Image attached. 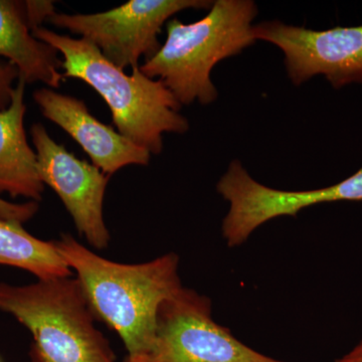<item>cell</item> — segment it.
<instances>
[{
	"label": "cell",
	"instance_id": "9a60e30c",
	"mask_svg": "<svg viewBox=\"0 0 362 362\" xmlns=\"http://www.w3.org/2000/svg\"><path fill=\"white\" fill-rule=\"evenodd\" d=\"M20 78V71L11 62H0V110L11 104L14 83Z\"/></svg>",
	"mask_w": 362,
	"mask_h": 362
},
{
	"label": "cell",
	"instance_id": "ac0fdd59",
	"mask_svg": "<svg viewBox=\"0 0 362 362\" xmlns=\"http://www.w3.org/2000/svg\"><path fill=\"white\" fill-rule=\"evenodd\" d=\"M0 362H1V361H0Z\"/></svg>",
	"mask_w": 362,
	"mask_h": 362
},
{
	"label": "cell",
	"instance_id": "6da1fadb",
	"mask_svg": "<svg viewBox=\"0 0 362 362\" xmlns=\"http://www.w3.org/2000/svg\"><path fill=\"white\" fill-rule=\"evenodd\" d=\"M54 243L69 268L77 273L96 318L122 339L127 357L143 354L153 340L162 302L182 287L180 257L169 252L130 265L98 256L70 235Z\"/></svg>",
	"mask_w": 362,
	"mask_h": 362
},
{
	"label": "cell",
	"instance_id": "4fadbf2b",
	"mask_svg": "<svg viewBox=\"0 0 362 362\" xmlns=\"http://www.w3.org/2000/svg\"><path fill=\"white\" fill-rule=\"evenodd\" d=\"M0 265L30 272L42 281L71 275L54 240L37 239L21 223L4 220H0Z\"/></svg>",
	"mask_w": 362,
	"mask_h": 362
},
{
	"label": "cell",
	"instance_id": "7c38bea8",
	"mask_svg": "<svg viewBox=\"0 0 362 362\" xmlns=\"http://www.w3.org/2000/svg\"><path fill=\"white\" fill-rule=\"evenodd\" d=\"M52 45L33 37L23 1L0 0V57L13 63L26 84L42 82L58 89L65 80L63 61Z\"/></svg>",
	"mask_w": 362,
	"mask_h": 362
},
{
	"label": "cell",
	"instance_id": "52a82bcc",
	"mask_svg": "<svg viewBox=\"0 0 362 362\" xmlns=\"http://www.w3.org/2000/svg\"><path fill=\"white\" fill-rule=\"evenodd\" d=\"M230 209L223 221V235L230 247L246 243L257 228L279 216H295L302 209L333 202L362 201V168L331 187L286 192L262 185L233 160L216 185Z\"/></svg>",
	"mask_w": 362,
	"mask_h": 362
},
{
	"label": "cell",
	"instance_id": "2e32d148",
	"mask_svg": "<svg viewBox=\"0 0 362 362\" xmlns=\"http://www.w3.org/2000/svg\"><path fill=\"white\" fill-rule=\"evenodd\" d=\"M26 21L30 30L40 28L42 23L49 21L52 14L56 13L54 1H23Z\"/></svg>",
	"mask_w": 362,
	"mask_h": 362
},
{
	"label": "cell",
	"instance_id": "8992f818",
	"mask_svg": "<svg viewBox=\"0 0 362 362\" xmlns=\"http://www.w3.org/2000/svg\"><path fill=\"white\" fill-rule=\"evenodd\" d=\"M211 6L209 0H130L104 13H54L47 21L94 45L113 65L132 70L141 57L147 61L160 49L158 35L171 16Z\"/></svg>",
	"mask_w": 362,
	"mask_h": 362
},
{
	"label": "cell",
	"instance_id": "9c48e42d",
	"mask_svg": "<svg viewBox=\"0 0 362 362\" xmlns=\"http://www.w3.org/2000/svg\"><path fill=\"white\" fill-rule=\"evenodd\" d=\"M30 133L40 180L59 195L90 246L108 247L110 233L105 225L103 202L110 175L54 141L42 124H33Z\"/></svg>",
	"mask_w": 362,
	"mask_h": 362
},
{
	"label": "cell",
	"instance_id": "7a4b0ae2",
	"mask_svg": "<svg viewBox=\"0 0 362 362\" xmlns=\"http://www.w3.org/2000/svg\"><path fill=\"white\" fill-rule=\"evenodd\" d=\"M32 33L63 54L64 78H78L96 90L108 105L118 132L150 154L161 153L164 133L183 134L189 128L173 93L161 80L146 77L140 66L127 75L88 40L42 26Z\"/></svg>",
	"mask_w": 362,
	"mask_h": 362
},
{
	"label": "cell",
	"instance_id": "5bb4252c",
	"mask_svg": "<svg viewBox=\"0 0 362 362\" xmlns=\"http://www.w3.org/2000/svg\"><path fill=\"white\" fill-rule=\"evenodd\" d=\"M39 211V202H28L23 204H13L0 199V220L23 223L32 220Z\"/></svg>",
	"mask_w": 362,
	"mask_h": 362
},
{
	"label": "cell",
	"instance_id": "e0dca14e",
	"mask_svg": "<svg viewBox=\"0 0 362 362\" xmlns=\"http://www.w3.org/2000/svg\"><path fill=\"white\" fill-rule=\"evenodd\" d=\"M335 362H362V340L349 354L337 359Z\"/></svg>",
	"mask_w": 362,
	"mask_h": 362
},
{
	"label": "cell",
	"instance_id": "30bf717a",
	"mask_svg": "<svg viewBox=\"0 0 362 362\" xmlns=\"http://www.w3.org/2000/svg\"><path fill=\"white\" fill-rule=\"evenodd\" d=\"M33 100L42 115L65 130L106 175L111 176L128 165H148L151 154L146 149L100 122L82 100L49 88L35 90Z\"/></svg>",
	"mask_w": 362,
	"mask_h": 362
},
{
	"label": "cell",
	"instance_id": "5b68a950",
	"mask_svg": "<svg viewBox=\"0 0 362 362\" xmlns=\"http://www.w3.org/2000/svg\"><path fill=\"white\" fill-rule=\"evenodd\" d=\"M123 362H286L262 354L214 320L209 297L181 287L162 302L148 349Z\"/></svg>",
	"mask_w": 362,
	"mask_h": 362
},
{
	"label": "cell",
	"instance_id": "277c9868",
	"mask_svg": "<svg viewBox=\"0 0 362 362\" xmlns=\"http://www.w3.org/2000/svg\"><path fill=\"white\" fill-rule=\"evenodd\" d=\"M0 311L32 333L33 362H117L78 278L0 283Z\"/></svg>",
	"mask_w": 362,
	"mask_h": 362
},
{
	"label": "cell",
	"instance_id": "3957f363",
	"mask_svg": "<svg viewBox=\"0 0 362 362\" xmlns=\"http://www.w3.org/2000/svg\"><path fill=\"white\" fill-rule=\"evenodd\" d=\"M258 7L252 0H216L209 13L192 23L173 18L165 42L140 70L158 78L181 105H207L218 98L211 71L221 61L254 44L252 23Z\"/></svg>",
	"mask_w": 362,
	"mask_h": 362
},
{
	"label": "cell",
	"instance_id": "8fae6325",
	"mask_svg": "<svg viewBox=\"0 0 362 362\" xmlns=\"http://www.w3.org/2000/svg\"><path fill=\"white\" fill-rule=\"evenodd\" d=\"M26 83L18 78L11 102L0 110V194L42 201L45 185L40 180L35 150L25 129Z\"/></svg>",
	"mask_w": 362,
	"mask_h": 362
},
{
	"label": "cell",
	"instance_id": "ba28073f",
	"mask_svg": "<svg viewBox=\"0 0 362 362\" xmlns=\"http://www.w3.org/2000/svg\"><path fill=\"white\" fill-rule=\"evenodd\" d=\"M255 39L277 45L293 84L299 86L317 75L333 87L362 84V25L313 30L281 21L252 26Z\"/></svg>",
	"mask_w": 362,
	"mask_h": 362
}]
</instances>
